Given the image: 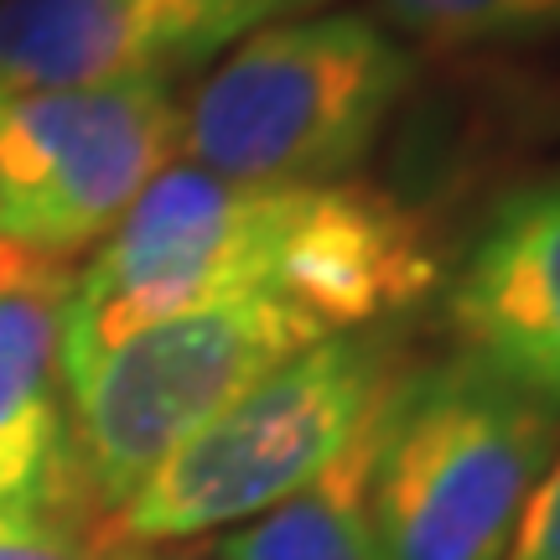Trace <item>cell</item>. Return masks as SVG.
<instances>
[{
    "instance_id": "cell-13",
    "label": "cell",
    "mask_w": 560,
    "mask_h": 560,
    "mask_svg": "<svg viewBox=\"0 0 560 560\" xmlns=\"http://www.w3.org/2000/svg\"><path fill=\"white\" fill-rule=\"evenodd\" d=\"M503 560H560V446L545 462V472L535 482L529 503H524Z\"/></svg>"
},
{
    "instance_id": "cell-10",
    "label": "cell",
    "mask_w": 560,
    "mask_h": 560,
    "mask_svg": "<svg viewBox=\"0 0 560 560\" xmlns=\"http://www.w3.org/2000/svg\"><path fill=\"white\" fill-rule=\"evenodd\" d=\"M400 380V374H395ZM380 405H369L359 431L317 478L291 499L265 509L260 520L223 529L208 545V560H389L374 524V446H380Z\"/></svg>"
},
{
    "instance_id": "cell-9",
    "label": "cell",
    "mask_w": 560,
    "mask_h": 560,
    "mask_svg": "<svg viewBox=\"0 0 560 560\" xmlns=\"http://www.w3.org/2000/svg\"><path fill=\"white\" fill-rule=\"evenodd\" d=\"M73 276L42 270L0 285V509L68 514L83 503L68 389H62L58 317Z\"/></svg>"
},
{
    "instance_id": "cell-8",
    "label": "cell",
    "mask_w": 560,
    "mask_h": 560,
    "mask_svg": "<svg viewBox=\"0 0 560 560\" xmlns=\"http://www.w3.org/2000/svg\"><path fill=\"white\" fill-rule=\"evenodd\" d=\"M446 322L462 359L560 416V172L524 182L482 219Z\"/></svg>"
},
{
    "instance_id": "cell-14",
    "label": "cell",
    "mask_w": 560,
    "mask_h": 560,
    "mask_svg": "<svg viewBox=\"0 0 560 560\" xmlns=\"http://www.w3.org/2000/svg\"><path fill=\"white\" fill-rule=\"evenodd\" d=\"M42 270H68V265H47V260H37V255H21L11 244H0V285L32 280V276H42Z\"/></svg>"
},
{
    "instance_id": "cell-16",
    "label": "cell",
    "mask_w": 560,
    "mask_h": 560,
    "mask_svg": "<svg viewBox=\"0 0 560 560\" xmlns=\"http://www.w3.org/2000/svg\"><path fill=\"white\" fill-rule=\"evenodd\" d=\"M0 104H5V100H0Z\"/></svg>"
},
{
    "instance_id": "cell-7",
    "label": "cell",
    "mask_w": 560,
    "mask_h": 560,
    "mask_svg": "<svg viewBox=\"0 0 560 560\" xmlns=\"http://www.w3.org/2000/svg\"><path fill=\"white\" fill-rule=\"evenodd\" d=\"M327 0H0V100L166 79Z\"/></svg>"
},
{
    "instance_id": "cell-4",
    "label": "cell",
    "mask_w": 560,
    "mask_h": 560,
    "mask_svg": "<svg viewBox=\"0 0 560 560\" xmlns=\"http://www.w3.org/2000/svg\"><path fill=\"white\" fill-rule=\"evenodd\" d=\"M556 410L457 359L384 389L374 524L389 560H503L556 452Z\"/></svg>"
},
{
    "instance_id": "cell-2",
    "label": "cell",
    "mask_w": 560,
    "mask_h": 560,
    "mask_svg": "<svg viewBox=\"0 0 560 560\" xmlns=\"http://www.w3.org/2000/svg\"><path fill=\"white\" fill-rule=\"evenodd\" d=\"M416 83L395 32L353 11H312L260 26L182 104L192 166L244 187L348 182Z\"/></svg>"
},
{
    "instance_id": "cell-6",
    "label": "cell",
    "mask_w": 560,
    "mask_h": 560,
    "mask_svg": "<svg viewBox=\"0 0 560 560\" xmlns=\"http://www.w3.org/2000/svg\"><path fill=\"white\" fill-rule=\"evenodd\" d=\"M182 151L166 79L47 89L0 104V244L47 265L100 249Z\"/></svg>"
},
{
    "instance_id": "cell-11",
    "label": "cell",
    "mask_w": 560,
    "mask_h": 560,
    "mask_svg": "<svg viewBox=\"0 0 560 560\" xmlns=\"http://www.w3.org/2000/svg\"><path fill=\"white\" fill-rule=\"evenodd\" d=\"M380 26L420 47H529L560 37V0H380Z\"/></svg>"
},
{
    "instance_id": "cell-5",
    "label": "cell",
    "mask_w": 560,
    "mask_h": 560,
    "mask_svg": "<svg viewBox=\"0 0 560 560\" xmlns=\"http://www.w3.org/2000/svg\"><path fill=\"white\" fill-rule=\"evenodd\" d=\"M322 338H332V327L312 312L280 296H249L156 322L109 348L68 384L83 503L115 514L223 405Z\"/></svg>"
},
{
    "instance_id": "cell-12",
    "label": "cell",
    "mask_w": 560,
    "mask_h": 560,
    "mask_svg": "<svg viewBox=\"0 0 560 560\" xmlns=\"http://www.w3.org/2000/svg\"><path fill=\"white\" fill-rule=\"evenodd\" d=\"M0 560H100V535H83L68 514L0 509Z\"/></svg>"
},
{
    "instance_id": "cell-1",
    "label": "cell",
    "mask_w": 560,
    "mask_h": 560,
    "mask_svg": "<svg viewBox=\"0 0 560 560\" xmlns=\"http://www.w3.org/2000/svg\"><path fill=\"white\" fill-rule=\"evenodd\" d=\"M436 280L425 229L380 187H244L172 161L62 296V389L125 338L208 306L280 296L332 332H363Z\"/></svg>"
},
{
    "instance_id": "cell-3",
    "label": "cell",
    "mask_w": 560,
    "mask_h": 560,
    "mask_svg": "<svg viewBox=\"0 0 560 560\" xmlns=\"http://www.w3.org/2000/svg\"><path fill=\"white\" fill-rule=\"evenodd\" d=\"M395 374V342L374 327L301 348L182 441L109 514L104 535L182 545L260 520L338 457Z\"/></svg>"
},
{
    "instance_id": "cell-15",
    "label": "cell",
    "mask_w": 560,
    "mask_h": 560,
    "mask_svg": "<svg viewBox=\"0 0 560 560\" xmlns=\"http://www.w3.org/2000/svg\"><path fill=\"white\" fill-rule=\"evenodd\" d=\"M100 560H192V556H172L161 545H125V540L100 535Z\"/></svg>"
}]
</instances>
